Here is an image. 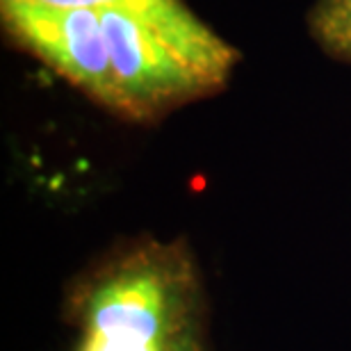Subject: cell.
Masks as SVG:
<instances>
[{
  "label": "cell",
  "mask_w": 351,
  "mask_h": 351,
  "mask_svg": "<svg viewBox=\"0 0 351 351\" xmlns=\"http://www.w3.org/2000/svg\"><path fill=\"white\" fill-rule=\"evenodd\" d=\"M73 351H210V306L185 240L114 244L66 290Z\"/></svg>",
  "instance_id": "cell-1"
},
{
  "label": "cell",
  "mask_w": 351,
  "mask_h": 351,
  "mask_svg": "<svg viewBox=\"0 0 351 351\" xmlns=\"http://www.w3.org/2000/svg\"><path fill=\"white\" fill-rule=\"evenodd\" d=\"M119 94V119L158 123L226 89L240 51L185 0H128L101 12Z\"/></svg>",
  "instance_id": "cell-2"
},
{
  "label": "cell",
  "mask_w": 351,
  "mask_h": 351,
  "mask_svg": "<svg viewBox=\"0 0 351 351\" xmlns=\"http://www.w3.org/2000/svg\"><path fill=\"white\" fill-rule=\"evenodd\" d=\"M5 37L98 108L119 117V94L98 10H51L0 0Z\"/></svg>",
  "instance_id": "cell-3"
},
{
  "label": "cell",
  "mask_w": 351,
  "mask_h": 351,
  "mask_svg": "<svg viewBox=\"0 0 351 351\" xmlns=\"http://www.w3.org/2000/svg\"><path fill=\"white\" fill-rule=\"evenodd\" d=\"M308 30L326 55L351 64V0H317Z\"/></svg>",
  "instance_id": "cell-4"
},
{
  "label": "cell",
  "mask_w": 351,
  "mask_h": 351,
  "mask_svg": "<svg viewBox=\"0 0 351 351\" xmlns=\"http://www.w3.org/2000/svg\"><path fill=\"white\" fill-rule=\"evenodd\" d=\"M14 3L37 5V7H51V10H110V7L123 5L128 0H14Z\"/></svg>",
  "instance_id": "cell-5"
}]
</instances>
